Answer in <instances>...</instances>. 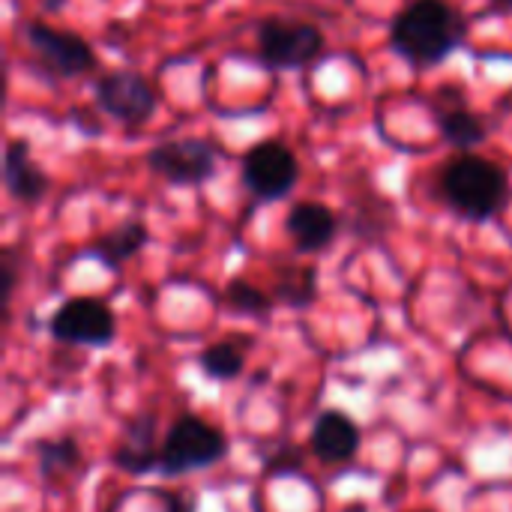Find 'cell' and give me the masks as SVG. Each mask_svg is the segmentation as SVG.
Segmentation results:
<instances>
[{
  "mask_svg": "<svg viewBox=\"0 0 512 512\" xmlns=\"http://www.w3.org/2000/svg\"><path fill=\"white\" fill-rule=\"evenodd\" d=\"M225 303H228L234 312H240V315H267L270 306H273V300H270L261 288H255L252 282H246V279H231V282H228V288H225Z\"/></svg>",
  "mask_w": 512,
  "mask_h": 512,
  "instance_id": "19",
  "label": "cell"
},
{
  "mask_svg": "<svg viewBox=\"0 0 512 512\" xmlns=\"http://www.w3.org/2000/svg\"><path fill=\"white\" fill-rule=\"evenodd\" d=\"M39 453V465L45 474H63V471H72L78 462H81V453H78V444L72 438H63V441H42L36 447Z\"/></svg>",
  "mask_w": 512,
  "mask_h": 512,
  "instance_id": "20",
  "label": "cell"
},
{
  "mask_svg": "<svg viewBox=\"0 0 512 512\" xmlns=\"http://www.w3.org/2000/svg\"><path fill=\"white\" fill-rule=\"evenodd\" d=\"M324 51V33L312 21L270 15L258 24V57L267 69H303Z\"/></svg>",
  "mask_w": 512,
  "mask_h": 512,
  "instance_id": "4",
  "label": "cell"
},
{
  "mask_svg": "<svg viewBox=\"0 0 512 512\" xmlns=\"http://www.w3.org/2000/svg\"><path fill=\"white\" fill-rule=\"evenodd\" d=\"M429 108H432L441 138L450 147H456L459 153H471L474 147H480L489 138V126L477 111H471L468 93L462 84H441L432 93Z\"/></svg>",
  "mask_w": 512,
  "mask_h": 512,
  "instance_id": "10",
  "label": "cell"
},
{
  "mask_svg": "<svg viewBox=\"0 0 512 512\" xmlns=\"http://www.w3.org/2000/svg\"><path fill=\"white\" fill-rule=\"evenodd\" d=\"M159 447V471L168 477H180L222 462L228 453V438L222 429L204 423L201 417L186 414L168 429Z\"/></svg>",
  "mask_w": 512,
  "mask_h": 512,
  "instance_id": "3",
  "label": "cell"
},
{
  "mask_svg": "<svg viewBox=\"0 0 512 512\" xmlns=\"http://www.w3.org/2000/svg\"><path fill=\"white\" fill-rule=\"evenodd\" d=\"M312 453L321 462H348L360 450V429L342 411H324L312 429Z\"/></svg>",
  "mask_w": 512,
  "mask_h": 512,
  "instance_id": "13",
  "label": "cell"
},
{
  "mask_svg": "<svg viewBox=\"0 0 512 512\" xmlns=\"http://www.w3.org/2000/svg\"><path fill=\"white\" fill-rule=\"evenodd\" d=\"M354 204H360L357 207V216H354V231L357 234H381V231H387V225L393 222V207H390V201L387 198H381V195H363L360 201H354Z\"/></svg>",
  "mask_w": 512,
  "mask_h": 512,
  "instance_id": "17",
  "label": "cell"
},
{
  "mask_svg": "<svg viewBox=\"0 0 512 512\" xmlns=\"http://www.w3.org/2000/svg\"><path fill=\"white\" fill-rule=\"evenodd\" d=\"M495 3H498V6H504V9H510V12H512V0H495Z\"/></svg>",
  "mask_w": 512,
  "mask_h": 512,
  "instance_id": "24",
  "label": "cell"
},
{
  "mask_svg": "<svg viewBox=\"0 0 512 512\" xmlns=\"http://www.w3.org/2000/svg\"><path fill=\"white\" fill-rule=\"evenodd\" d=\"M159 450L162 447H156V420L141 417L126 426V435L114 453V462L126 474H147L159 468Z\"/></svg>",
  "mask_w": 512,
  "mask_h": 512,
  "instance_id": "14",
  "label": "cell"
},
{
  "mask_svg": "<svg viewBox=\"0 0 512 512\" xmlns=\"http://www.w3.org/2000/svg\"><path fill=\"white\" fill-rule=\"evenodd\" d=\"M285 231L297 252H324L339 234V216L324 201H297L285 216Z\"/></svg>",
  "mask_w": 512,
  "mask_h": 512,
  "instance_id": "12",
  "label": "cell"
},
{
  "mask_svg": "<svg viewBox=\"0 0 512 512\" xmlns=\"http://www.w3.org/2000/svg\"><path fill=\"white\" fill-rule=\"evenodd\" d=\"M96 105L123 126H144L156 114V90L135 69H114L96 78L93 84Z\"/></svg>",
  "mask_w": 512,
  "mask_h": 512,
  "instance_id": "8",
  "label": "cell"
},
{
  "mask_svg": "<svg viewBox=\"0 0 512 512\" xmlns=\"http://www.w3.org/2000/svg\"><path fill=\"white\" fill-rule=\"evenodd\" d=\"M147 240H150L147 225H144L141 219H126V222L114 225L111 231H105V234L93 243L90 255H93L102 267L117 270V267H123L129 258H135V255L147 246Z\"/></svg>",
  "mask_w": 512,
  "mask_h": 512,
  "instance_id": "15",
  "label": "cell"
},
{
  "mask_svg": "<svg viewBox=\"0 0 512 512\" xmlns=\"http://www.w3.org/2000/svg\"><path fill=\"white\" fill-rule=\"evenodd\" d=\"M465 15L447 0H414L390 24V45L414 66H438L462 48Z\"/></svg>",
  "mask_w": 512,
  "mask_h": 512,
  "instance_id": "1",
  "label": "cell"
},
{
  "mask_svg": "<svg viewBox=\"0 0 512 512\" xmlns=\"http://www.w3.org/2000/svg\"><path fill=\"white\" fill-rule=\"evenodd\" d=\"M144 165L171 186H204L219 171V150L204 138H171L153 144Z\"/></svg>",
  "mask_w": 512,
  "mask_h": 512,
  "instance_id": "7",
  "label": "cell"
},
{
  "mask_svg": "<svg viewBox=\"0 0 512 512\" xmlns=\"http://www.w3.org/2000/svg\"><path fill=\"white\" fill-rule=\"evenodd\" d=\"M243 366H246V357L234 342H216V345L204 348V354H201V369L213 381H234V378H240Z\"/></svg>",
  "mask_w": 512,
  "mask_h": 512,
  "instance_id": "16",
  "label": "cell"
},
{
  "mask_svg": "<svg viewBox=\"0 0 512 512\" xmlns=\"http://www.w3.org/2000/svg\"><path fill=\"white\" fill-rule=\"evenodd\" d=\"M3 186L18 204H39L48 192V174L30 153L27 138H9L3 150Z\"/></svg>",
  "mask_w": 512,
  "mask_h": 512,
  "instance_id": "11",
  "label": "cell"
},
{
  "mask_svg": "<svg viewBox=\"0 0 512 512\" xmlns=\"http://www.w3.org/2000/svg\"><path fill=\"white\" fill-rule=\"evenodd\" d=\"M15 285H18V258H15V249L6 246L0 255V300H3V306H9Z\"/></svg>",
  "mask_w": 512,
  "mask_h": 512,
  "instance_id": "21",
  "label": "cell"
},
{
  "mask_svg": "<svg viewBox=\"0 0 512 512\" xmlns=\"http://www.w3.org/2000/svg\"><path fill=\"white\" fill-rule=\"evenodd\" d=\"M21 39L36 57L39 69L51 78H78L96 66L90 42L72 30H57L45 21H27L21 27Z\"/></svg>",
  "mask_w": 512,
  "mask_h": 512,
  "instance_id": "6",
  "label": "cell"
},
{
  "mask_svg": "<svg viewBox=\"0 0 512 512\" xmlns=\"http://www.w3.org/2000/svg\"><path fill=\"white\" fill-rule=\"evenodd\" d=\"M165 512H192V501H186L183 495H162Z\"/></svg>",
  "mask_w": 512,
  "mask_h": 512,
  "instance_id": "23",
  "label": "cell"
},
{
  "mask_svg": "<svg viewBox=\"0 0 512 512\" xmlns=\"http://www.w3.org/2000/svg\"><path fill=\"white\" fill-rule=\"evenodd\" d=\"M444 201L471 222H489L504 204L510 192V177L507 171L480 156V153H456L438 177Z\"/></svg>",
  "mask_w": 512,
  "mask_h": 512,
  "instance_id": "2",
  "label": "cell"
},
{
  "mask_svg": "<svg viewBox=\"0 0 512 512\" xmlns=\"http://www.w3.org/2000/svg\"><path fill=\"white\" fill-rule=\"evenodd\" d=\"M48 330L63 345H84V348H105L117 336L114 312L96 300V297H75L66 300L54 318L48 321Z\"/></svg>",
  "mask_w": 512,
  "mask_h": 512,
  "instance_id": "9",
  "label": "cell"
},
{
  "mask_svg": "<svg viewBox=\"0 0 512 512\" xmlns=\"http://www.w3.org/2000/svg\"><path fill=\"white\" fill-rule=\"evenodd\" d=\"M315 282H318V273L315 267H300V270H288L285 279L279 282L276 288V297L288 306H309L315 300Z\"/></svg>",
  "mask_w": 512,
  "mask_h": 512,
  "instance_id": "18",
  "label": "cell"
},
{
  "mask_svg": "<svg viewBox=\"0 0 512 512\" xmlns=\"http://www.w3.org/2000/svg\"><path fill=\"white\" fill-rule=\"evenodd\" d=\"M240 177L255 201H282L300 180V162L294 150L276 138L252 144L240 159Z\"/></svg>",
  "mask_w": 512,
  "mask_h": 512,
  "instance_id": "5",
  "label": "cell"
},
{
  "mask_svg": "<svg viewBox=\"0 0 512 512\" xmlns=\"http://www.w3.org/2000/svg\"><path fill=\"white\" fill-rule=\"evenodd\" d=\"M297 468H300V453H297V450H291V447H282L276 456H270V459H267V474H273V477L297 474Z\"/></svg>",
  "mask_w": 512,
  "mask_h": 512,
  "instance_id": "22",
  "label": "cell"
}]
</instances>
